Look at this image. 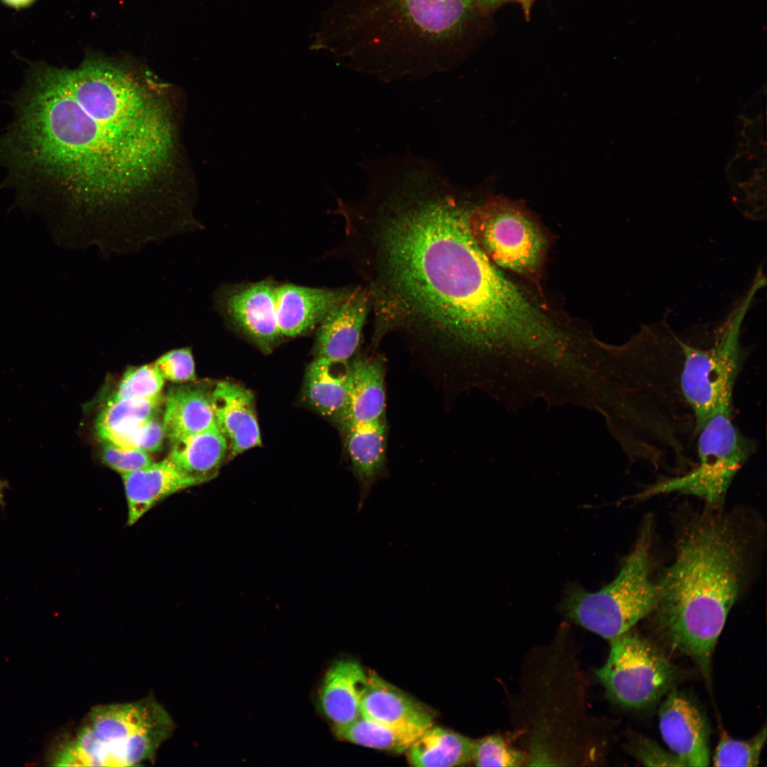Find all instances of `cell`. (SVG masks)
Wrapping results in <instances>:
<instances>
[{
  "label": "cell",
  "mask_w": 767,
  "mask_h": 767,
  "mask_svg": "<svg viewBox=\"0 0 767 767\" xmlns=\"http://www.w3.org/2000/svg\"><path fill=\"white\" fill-rule=\"evenodd\" d=\"M661 736L685 766H708L709 728L697 706L685 695L672 690L659 710Z\"/></svg>",
  "instance_id": "7c38bea8"
},
{
  "label": "cell",
  "mask_w": 767,
  "mask_h": 767,
  "mask_svg": "<svg viewBox=\"0 0 767 767\" xmlns=\"http://www.w3.org/2000/svg\"><path fill=\"white\" fill-rule=\"evenodd\" d=\"M128 508L127 523H136L170 495L205 482L180 469L168 458L121 475Z\"/></svg>",
  "instance_id": "9a60e30c"
},
{
  "label": "cell",
  "mask_w": 767,
  "mask_h": 767,
  "mask_svg": "<svg viewBox=\"0 0 767 767\" xmlns=\"http://www.w3.org/2000/svg\"><path fill=\"white\" fill-rule=\"evenodd\" d=\"M526 761L520 751L508 746L499 735L473 740L471 762L477 766H520Z\"/></svg>",
  "instance_id": "f1b7e54d"
},
{
  "label": "cell",
  "mask_w": 767,
  "mask_h": 767,
  "mask_svg": "<svg viewBox=\"0 0 767 767\" xmlns=\"http://www.w3.org/2000/svg\"><path fill=\"white\" fill-rule=\"evenodd\" d=\"M164 379L153 364L131 368L124 374L112 398H151L160 396Z\"/></svg>",
  "instance_id": "83f0119b"
},
{
  "label": "cell",
  "mask_w": 767,
  "mask_h": 767,
  "mask_svg": "<svg viewBox=\"0 0 767 767\" xmlns=\"http://www.w3.org/2000/svg\"><path fill=\"white\" fill-rule=\"evenodd\" d=\"M165 435L163 423L156 415L107 442L121 447L137 448L148 453L161 449Z\"/></svg>",
  "instance_id": "f546056e"
},
{
  "label": "cell",
  "mask_w": 767,
  "mask_h": 767,
  "mask_svg": "<svg viewBox=\"0 0 767 767\" xmlns=\"http://www.w3.org/2000/svg\"><path fill=\"white\" fill-rule=\"evenodd\" d=\"M168 458L180 469L204 480L215 477L228 449L217 427L184 436L171 442Z\"/></svg>",
  "instance_id": "603a6c76"
},
{
  "label": "cell",
  "mask_w": 767,
  "mask_h": 767,
  "mask_svg": "<svg viewBox=\"0 0 767 767\" xmlns=\"http://www.w3.org/2000/svg\"><path fill=\"white\" fill-rule=\"evenodd\" d=\"M276 286L271 280H263L227 288L217 296V307L224 316L266 349L281 337L276 314Z\"/></svg>",
  "instance_id": "8fae6325"
},
{
  "label": "cell",
  "mask_w": 767,
  "mask_h": 767,
  "mask_svg": "<svg viewBox=\"0 0 767 767\" xmlns=\"http://www.w3.org/2000/svg\"><path fill=\"white\" fill-rule=\"evenodd\" d=\"M161 400V395L151 398H110L96 420L98 437L103 442H111L139 423L156 415Z\"/></svg>",
  "instance_id": "484cf974"
},
{
  "label": "cell",
  "mask_w": 767,
  "mask_h": 767,
  "mask_svg": "<svg viewBox=\"0 0 767 767\" xmlns=\"http://www.w3.org/2000/svg\"><path fill=\"white\" fill-rule=\"evenodd\" d=\"M473 740L452 731L431 726L406 751L410 766L450 767L471 762Z\"/></svg>",
  "instance_id": "cb8c5ba5"
},
{
  "label": "cell",
  "mask_w": 767,
  "mask_h": 767,
  "mask_svg": "<svg viewBox=\"0 0 767 767\" xmlns=\"http://www.w3.org/2000/svg\"><path fill=\"white\" fill-rule=\"evenodd\" d=\"M766 726L748 739H735L728 735H723L714 751L713 765L744 767L758 766L766 741Z\"/></svg>",
  "instance_id": "4316f807"
},
{
  "label": "cell",
  "mask_w": 767,
  "mask_h": 767,
  "mask_svg": "<svg viewBox=\"0 0 767 767\" xmlns=\"http://www.w3.org/2000/svg\"><path fill=\"white\" fill-rule=\"evenodd\" d=\"M163 423L170 442L217 427L210 393L195 386L171 388L165 400Z\"/></svg>",
  "instance_id": "7402d4cb"
},
{
  "label": "cell",
  "mask_w": 767,
  "mask_h": 767,
  "mask_svg": "<svg viewBox=\"0 0 767 767\" xmlns=\"http://www.w3.org/2000/svg\"><path fill=\"white\" fill-rule=\"evenodd\" d=\"M368 672L357 660H336L326 672L320 690L321 710L333 726L348 724L361 715Z\"/></svg>",
  "instance_id": "ac0fdd59"
},
{
  "label": "cell",
  "mask_w": 767,
  "mask_h": 767,
  "mask_svg": "<svg viewBox=\"0 0 767 767\" xmlns=\"http://www.w3.org/2000/svg\"><path fill=\"white\" fill-rule=\"evenodd\" d=\"M175 725L153 697L92 707L75 738L57 756L59 766H138L152 762Z\"/></svg>",
  "instance_id": "8992f818"
},
{
  "label": "cell",
  "mask_w": 767,
  "mask_h": 767,
  "mask_svg": "<svg viewBox=\"0 0 767 767\" xmlns=\"http://www.w3.org/2000/svg\"><path fill=\"white\" fill-rule=\"evenodd\" d=\"M652 537L653 523L647 518L616 578L596 592L568 586L561 602L562 613L609 640L648 617L658 600L657 582L651 577Z\"/></svg>",
  "instance_id": "52a82bcc"
},
{
  "label": "cell",
  "mask_w": 767,
  "mask_h": 767,
  "mask_svg": "<svg viewBox=\"0 0 767 767\" xmlns=\"http://www.w3.org/2000/svg\"><path fill=\"white\" fill-rule=\"evenodd\" d=\"M734 403L722 406L703 425L696 440V464L675 477H666L636 494V499L678 493L697 496L718 506L738 472L755 453L756 440L734 422Z\"/></svg>",
  "instance_id": "ba28073f"
},
{
  "label": "cell",
  "mask_w": 767,
  "mask_h": 767,
  "mask_svg": "<svg viewBox=\"0 0 767 767\" xmlns=\"http://www.w3.org/2000/svg\"><path fill=\"white\" fill-rule=\"evenodd\" d=\"M210 398L216 425L234 455L261 445L254 398L245 388L231 381L218 382Z\"/></svg>",
  "instance_id": "2e32d148"
},
{
  "label": "cell",
  "mask_w": 767,
  "mask_h": 767,
  "mask_svg": "<svg viewBox=\"0 0 767 767\" xmlns=\"http://www.w3.org/2000/svg\"><path fill=\"white\" fill-rule=\"evenodd\" d=\"M718 506L682 530L673 562L656 580L658 600L648 616L673 651L709 677L717 640L749 574L756 529L747 516Z\"/></svg>",
  "instance_id": "277c9868"
},
{
  "label": "cell",
  "mask_w": 767,
  "mask_h": 767,
  "mask_svg": "<svg viewBox=\"0 0 767 767\" xmlns=\"http://www.w3.org/2000/svg\"><path fill=\"white\" fill-rule=\"evenodd\" d=\"M609 641L607 660L595 673L612 702L643 709L670 691L679 671L653 642L633 628Z\"/></svg>",
  "instance_id": "9c48e42d"
},
{
  "label": "cell",
  "mask_w": 767,
  "mask_h": 767,
  "mask_svg": "<svg viewBox=\"0 0 767 767\" xmlns=\"http://www.w3.org/2000/svg\"><path fill=\"white\" fill-rule=\"evenodd\" d=\"M354 288L277 285L276 314L281 336L295 337L312 330L332 308L348 297Z\"/></svg>",
  "instance_id": "5bb4252c"
},
{
  "label": "cell",
  "mask_w": 767,
  "mask_h": 767,
  "mask_svg": "<svg viewBox=\"0 0 767 767\" xmlns=\"http://www.w3.org/2000/svg\"><path fill=\"white\" fill-rule=\"evenodd\" d=\"M361 715L396 729L425 731L433 725L434 714L425 705L381 678L368 672Z\"/></svg>",
  "instance_id": "e0dca14e"
},
{
  "label": "cell",
  "mask_w": 767,
  "mask_h": 767,
  "mask_svg": "<svg viewBox=\"0 0 767 767\" xmlns=\"http://www.w3.org/2000/svg\"><path fill=\"white\" fill-rule=\"evenodd\" d=\"M352 469L359 485L358 510L364 505L374 484L386 474V418L351 425L345 431Z\"/></svg>",
  "instance_id": "ffe728a7"
},
{
  "label": "cell",
  "mask_w": 767,
  "mask_h": 767,
  "mask_svg": "<svg viewBox=\"0 0 767 767\" xmlns=\"http://www.w3.org/2000/svg\"><path fill=\"white\" fill-rule=\"evenodd\" d=\"M349 390L343 432L355 424L385 418L384 368L380 358L359 356L349 362Z\"/></svg>",
  "instance_id": "d6986e66"
},
{
  "label": "cell",
  "mask_w": 767,
  "mask_h": 767,
  "mask_svg": "<svg viewBox=\"0 0 767 767\" xmlns=\"http://www.w3.org/2000/svg\"><path fill=\"white\" fill-rule=\"evenodd\" d=\"M633 756L643 766H685L673 752L665 751L653 741L641 737L631 746Z\"/></svg>",
  "instance_id": "d6a6232c"
},
{
  "label": "cell",
  "mask_w": 767,
  "mask_h": 767,
  "mask_svg": "<svg viewBox=\"0 0 767 767\" xmlns=\"http://www.w3.org/2000/svg\"><path fill=\"white\" fill-rule=\"evenodd\" d=\"M103 443L100 455L102 462L121 475L139 470L153 462V458L143 450L107 442Z\"/></svg>",
  "instance_id": "4dcf8cb0"
},
{
  "label": "cell",
  "mask_w": 767,
  "mask_h": 767,
  "mask_svg": "<svg viewBox=\"0 0 767 767\" xmlns=\"http://www.w3.org/2000/svg\"><path fill=\"white\" fill-rule=\"evenodd\" d=\"M153 364L164 379L184 382L195 379L194 359L188 347L169 351Z\"/></svg>",
  "instance_id": "1f68e13d"
},
{
  "label": "cell",
  "mask_w": 767,
  "mask_h": 767,
  "mask_svg": "<svg viewBox=\"0 0 767 767\" xmlns=\"http://www.w3.org/2000/svg\"><path fill=\"white\" fill-rule=\"evenodd\" d=\"M367 178L364 195L337 211L370 297L374 347L396 332L455 354L528 344L548 330L547 315L479 246L473 203L437 165L405 158Z\"/></svg>",
  "instance_id": "6da1fadb"
},
{
  "label": "cell",
  "mask_w": 767,
  "mask_h": 767,
  "mask_svg": "<svg viewBox=\"0 0 767 767\" xmlns=\"http://www.w3.org/2000/svg\"><path fill=\"white\" fill-rule=\"evenodd\" d=\"M475 0H350L352 58L386 79L449 67Z\"/></svg>",
  "instance_id": "5b68a950"
},
{
  "label": "cell",
  "mask_w": 767,
  "mask_h": 767,
  "mask_svg": "<svg viewBox=\"0 0 767 767\" xmlns=\"http://www.w3.org/2000/svg\"><path fill=\"white\" fill-rule=\"evenodd\" d=\"M480 1L482 2L485 3V4H497V3H500V2H502V1H505L506 0H480Z\"/></svg>",
  "instance_id": "d590c367"
},
{
  "label": "cell",
  "mask_w": 767,
  "mask_h": 767,
  "mask_svg": "<svg viewBox=\"0 0 767 767\" xmlns=\"http://www.w3.org/2000/svg\"><path fill=\"white\" fill-rule=\"evenodd\" d=\"M6 486V482L0 480V505L4 504V489Z\"/></svg>",
  "instance_id": "e575fe53"
},
{
  "label": "cell",
  "mask_w": 767,
  "mask_h": 767,
  "mask_svg": "<svg viewBox=\"0 0 767 767\" xmlns=\"http://www.w3.org/2000/svg\"><path fill=\"white\" fill-rule=\"evenodd\" d=\"M26 80L0 138L11 179L60 202L89 240L131 236L163 217L177 130L148 72L89 56L75 69L36 64Z\"/></svg>",
  "instance_id": "7a4b0ae2"
},
{
  "label": "cell",
  "mask_w": 767,
  "mask_h": 767,
  "mask_svg": "<svg viewBox=\"0 0 767 767\" xmlns=\"http://www.w3.org/2000/svg\"><path fill=\"white\" fill-rule=\"evenodd\" d=\"M333 729L336 737L342 741L395 754L406 752L424 731L393 728L362 715L348 724L333 726Z\"/></svg>",
  "instance_id": "d4e9b609"
},
{
  "label": "cell",
  "mask_w": 767,
  "mask_h": 767,
  "mask_svg": "<svg viewBox=\"0 0 767 767\" xmlns=\"http://www.w3.org/2000/svg\"><path fill=\"white\" fill-rule=\"evenodd\" d=\"M517 1H519L522 4V6H523V8L524 9V11H525V13L526 14V16H528L529 13H530L531 6V4H532V2L533 1V0H517Z\"/></svg>",
  "instance_id": "836d02e7"
},
{
  "label": "cell",
  "mask_w": 767,
  "mask_h": 767,
  "mask_svg": "<svg viewBox=\"0 0 767 767\" xmlns=\"http://www.w3.org/2000/svg\"><path fill=\"white\" fill-rule=\"evenodd\" d=\"M469 224L477 244L496 266L522 274L539 268L546 240L520 206L499 197L473 203Z\"/></svg>",
  "instance_id": "30bf717a"
},
{
  "label": "cell",
  "mask_w": 767,
  "mask_h": 767,
  "mask_svg": "<svg viewBox=\"0 0 767 767\" xmlns=\"http://www.w3.org/2000/svg\"><path fill=\"white\" fill-rule=\"evenodd\" d=\"M349 361L315 358L305 374L304 392L308 403L322 415L341 425L349 390Z\"/></svg>",
  "instance_id": "44dd1931"
},
{
  "label": "cell",
  "mask_w": 767,
  "mask_h": 767,
  "mask_svg": "<svg viewBox=\"0 0 767 767\" xmlns=\"http://www.w3.org/2000/svg\"><path fill=\"white\" fill-rule=\"evenodd\" d=\"M673 331L643 326L624 346V446L631 459L655 469L692 466L697 435L733 403L746 352L732 324Z\"/></svg>",
  "instance_id": "3957f363"
},
{
  "label": "cell",
  "mask_w": 767,
  "mask_h": 767,
  "mask_svg": "<svg viewBox=\"0 0 767 767\" xmlns=\"http://www.w3.org/2000/svg\"><path fill=\"white\" fill-rule=\"evenodd\" d=\"M371 311L366 288L359 285L332 308L319 324L315 344L316 358L347 362L356 353Z\"/></svg>",
  "instance_id": "4fadbf2b"
}]
</instances>
